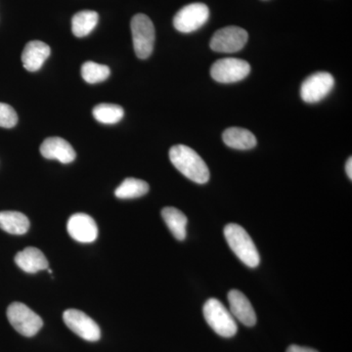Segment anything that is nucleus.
I'll use <instances>...</instances> for the list:
<instances>
[{"instance_id": "nucleus-1", "label": "nucleus", "mask_w": 352, "mask_h": 352, "mask_svg": "<svg viewBox=\"0 0 352 352\" xmlns=\"http://www.w3.org/2000/svg\"><path fill=\"white\" fill-rule=\"evenodd\" d=\"M170 159L173 166L192 182L205 184L210 179L207 164L198 153L188 146L175 145L171 147Z\"/></svg>"}, {"instance_id": "nucleus-2", "label": "nucleus", "mask_w": 352, "mask_h": 352, "mask_svg": "<svg viewBox=\"0 0 352 352\" xmlns=\"http://www.w3.org/2000/svg\"><path fill=\"white\" fill-rule=\"evenodd\" d=\"M224 236L229 247L237 258L249 267H256L261 263V256L247 231L238 224L230 223L224 228Z\"/></svg>"}, {"instance_id": "nucleus-3", "label": "nucleus", "mask_w": 352, "mask_h": 352, "mask_svg": "<svg viewBox=\"0 0 352 352\" xmlns=\"http://www.w3.org/2000/svg\"><path fill=\"white\" fill-rule=\"evenodd\" d=\"M203 311L206 321L217 335L231 338L237 333L235 318L217 298H210L204 305Z\"/></svg>"}, {"instance_id": "nucleus-4", "label": "nucleus", "mask_w": 352, "mask_h": 352, "mask_svg": "<svg viewBox=\"0 0 352 352\" xmlns=\"http://www.w3.org/2000/svg\"><path fill=\"white\" fill-rule=\"evenodd\" d=\"M132 41L136 56L147 59L151 56L155 43V27L145 14H136L131 20Z\"/></svg>"}, {"instance_id": "nucleus-5", "label": "nucleus", "mask_w": 352, "mask_h": 352, "mask_svg": "<svg viewBox=\"0 0 352 352\" xmlns=\"http://www.w3.org/2000/svg\"><path fill=\"white\" fill-rule=\"evenodd\" d=\"M7 318L18 333L28 338L36 336L43 326V319L24 303H11L7 308Z\"/></svg>"}, {"instance_id": "nucleus-6", "label": "nucleus", "mask_w": 352, "mask_h": 352, "mask_svg": "<svg viewBox=\"0 0 352 352\" xmlns=\"http://www.w3.org/2000/svg\"><path fill=\"white\" fill-rule=\"evenodd\" d=\"M210 9L206 4H188L183 7L173 18V25L178 32L190 34L197 31L208 22Z\"/></svg>"}, {"instance_id": "nucleus-7", "label": "nucleus", "mask_w": 352, "mask_h": 352, "mask_svg": "<svg viewBox=\"0 0 352 352\" xmlns=\"http://www.w3.org/2000/svg\"><path fill=\"white\" fill-rule=\"evenodd\" d=\"M251 66L247 61L237 58L217 60L210 69V76L215 82L233 83L240 82L249 76Z\"/></svg>"}, {"instance_id": "nucleus-8", "label": "nucleus", "mask_w": 352, "mask_h": 352, "mask_svg": "<svg viewBox=\"0 0 352 352\" xmlns=\"http://www.w3.org/2000/svg\"><path fill=\"white\" fill-rule=\"evenodd\" d=\"M249 34L240 27L230 25L215 32L210 41V48L219 53H235L242 50Z\"/></svg>"}, {"instance_id": "nucleus-9", "label": "nucleus", "mask_w": 352, "mask_h": 352, "mask_svg": "<svg viewBox=\"0 0 352 352\" xmlns=\"http://www.w3.org/2000/svg\"><path fill=\"white\" fill-rule=\"evenodd\" d=\"M335 78L327 72H318L308 76L300 87V97L305 103H317L330 94Z\"/></svg>"}, {"instance_id": "nucleus-10", "label": "nucleus", "mask_w": 352, "mask_h": 352, "mask_svg": "<svg viewBox=\"0 0 352 352\" xmlns=\"http://www.w3.org/2000/svg\"><path fill=\"white\" fill-rule=\"evenodd\" d=\"M63 319L69 330L82 339L88 342H97L100 340V328L85 312L78 309H68L64 312Z\"/></svg>"}, {"instance_id": "nucleus-11", "label": "nucleus", "mask_w": 352, "mask_h": 352, "mask_svg": "<svg viewBox=\"0 0 352 352\" xmlns=\"http://www.w3.org/2000/svg\"><path fill=\"white\" fill-rule=\"evenodd\" d=\"M67 229L69 236L80 243L94 242L98 236L96 222L90 215L82 212L69 217Z\"/></svg>"}, {"instance_id": "nucleus-12", "label": "nucleus", "mask_w": 352, "mask_h": 352, "mask_svg": "<svg viewBox=\"0 0 352 352\" xmlns=\"http://www.w3.org/2000/svg\"><path fill=\"white\" fill-rule=\"evenodd\" d=\"M228 302L231 314L248 327H252L256 323V315L252 303L244 294L238 289H231L228 293Z\"/></svg>"}, {"instance_id": "nucleus-13", "label": "nucleus", "mask_w": 352, "mask_h": 352, "mask_svg": "<svg viewBox=\"0 0 352 352\" xmlns=\"http://www.w3.org/2000/svg\"><path fill=\"white\" fill-rule=\"evenodd\" d=\"M41 155L45 159L57 160L62 164L75 161L76 154L68 141L60 138H50L41 146Z\"/></svg>"}, {"instance_id": "nucleus-14", "label": "nucleus", "mask_w": 352, "mask_h": 352, "mask_svg": "<svg viewBox=\"0 0 352 352\" xmlns=\"http://www.w3.org/2000/svg\"><path fill=\"white\" fill-rule=\"evenodd\" d=\"M50 46L43 41H30L22 53L23 66L29 72L38 71L50 56Z\"/></svg>"}, {"instance_id": "nucleus-15", "label": "nucleus", "mask_w": 352, "mask_h": 352, "mask_svg": "<svg viewBox=\"0 0 352 352\" xmlns=\"http://www.w3.org/2000/svg\"><path fill=\"white\" fill-rule=\"evenodd\" d=\"M15 263L21 270L31 274L47 270L50 266L43 252L34 247L25 248L23 251L18 252L15 256Z\"/></svg>"}, {"instance_id": "nucleus-16", "label": "nucleus", "mask_w": 352, "mask_h": 352, "mask_svg": "<svg viewBox=\"0 0 352 352\" xmlns=\"http://www.w3.org/2000/svg\"><path fill=\"white\" fill-rule=\"evenodd\" d=\"M228 147L237 150H250L256 146V138L251 131L241 127H230L222 134Z\"/></svg>"}, {"instance_id": "nucleus-17", "label": "nucleus", "mask_w": 352, "mask_h": 352, "mask_svg": "<svg viewBox=\"0 0 352 352\" xmlns=\"http://www.w3.org/2000/svg\"><path fill=\"white\" fill-rule=\"evenodd\" d=\"M30 228V220L19 212H0V229L13 235H23Z\"/></svg>"}, {"instance_id": "nucleus-18", "label": "nucleus", "mask_w": 352, "mask_h": 352, "mask_svg": "<svg viewBox=\"0 0 352 352\" xmlns=\"http://www.w3.org/2000/svg\"><path fill=\"white\" fill-rule=\"evenodd\" d=\"M162 217L170 229V232L175 236V239L183 241L186 238V215L175 208H164L162 210Z\"/></svg>"}, {"instance_id": "nucleus-19", "label": "nucleus", "mask_w": 352, "mask_h": 352, "mask_svg": "<svg viewBox=\"0 0 352 352\" xmlns=\"http://www.w3.org/2000/svg\"><path fill=\"white\" fill-rule=\"evenodd\" d=\"M98 20V13L95 11H80L72 19V32L76 38H85L96 28Z\"/></svg>"}, {"instance_id": "nucleus-20", "label": "nucleus", "mask_w": 352, "mask_h": 352, "mask_svg": "<svg viewBox=\"0 0 352 352\" xmlns=\"http://www.w3.org/2000/svg\"><path fill=\"white\" fill-rule=\"evenodd\" d=\"M149 184L144 180L138 178H126L124 182L116 189L115 195L117 198L126 200L135 199L146 195L149 192Z\"/></svg>"}, {"instance_id": "nucleus-21", "label": "nucleus", "mask_w": 352, "mask_h": 352, "mask_svg": "<svg viewBox=\"0 0 352 352\" xmlns=\"http://www.w3.org/2000/svg\"><path fill=\"white\" fill-rule=\"evenodd\" d=\"M92 113L94 119L104 124H118L124 116V109L115 104H99Z\"/></svg>"}, {"instance_id": "nucleus-22", "label": "nucleus", "mask_w": 352, "mask_h": 352, "mask_svg": "<svg viewBox=\"0 0 352 352\" xmlns=\"http://www.w3.org/2000/svg\"><path fill=\"white\" fill-rule=\"evenodd\" d=\"M111 75V69L106 65L87 61L82 66V76L83 80L90 85H95L107 80Z\"/></svg>"}, {"instance_id": "nucleus-23", "label": "nucleus", "mask_w": 352, "mask_h": 352, "mask_svg": "<svg viewBox=\"0 0 352 352\" xmlns=\"http://www.w3.org/2000/svg\"><path fill=\"white\" fill-rule=\"evenodd\" d=\"M18 122L16 111L10 105L0 103V127L12 129Z\"/></svg>"}, {"instance_id": "nucleus-24", "label": "nucleus", "mask_w": 352, "mask_h": 352, "mask_svg": "<svg viewBox=\"0 0 352 352\" xmlns=\"http://www.w3.org/2000/svg\"><path fill=\"white\" fill-rule=\"evenodd\" d=\"M286 352H318L315 351V349H308V347H303L300 346H296V344H293V346H289L288 349H287Z\"/></svg>"}, {"instance_id": "nucleus-25", "label": "nucleus", "mask_w": 352, "mask_h": 352, "mask_svg": "<svg viewBox=\"0 0 352 352\" xmlns=\"http://www.w3.org/2000/svg\"><path fill=\"white\" fill-rule=\"evenodd\" d=\"M346 175L349 176V179H352V157H349V160H347L346 164Z\"/></svg>"}]
</instances>
